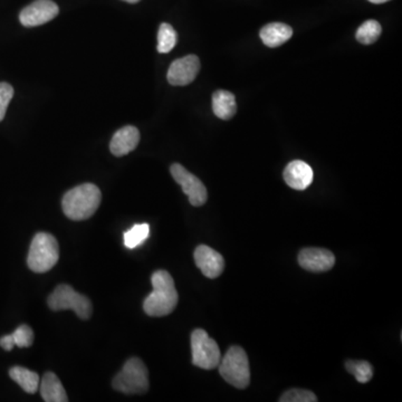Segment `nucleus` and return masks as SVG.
<instances>
[{
    "label": "nucleus",
    "instance_id": "1",
    "mask_svg": "<svg viewBox=\"0 0 402 402\" xmlns=\"http://www.w3.org/2000/svg\"><path fill=\"white\" fill-rule=\"evenodd\" d=\"M151 282L153 291L144 300V312L153 317L171 314L179 300L172 276L167 270H157L152 275Z\"/></svg>",
    "mask_w": 402,
    "mask_h": 402
},
{
    "label": "nucleus",
    "instance_id": "2",
    "mask_svg": "<svg viewBox=\"0 0 402 402\" xmlns=\"http://www.w3.org/2000/svg\"><path fill=\"white\" fill-rule=\"evenodd\" d=\"M102 193L93 183H83L65 193L62 200L64 214L72 221H86L97 212Z\"/></svg>",
    "mask_w": 402,
    "mask_h": 402
},
{
    "label": "nucleus",
    "instance_id": "3",
    "mask_svg": "<svg viewBox=\"0 0 402 402\" xmlns=\"http://www.w3.org/2000/svg\"><path fill=\"white\" fill-rule=\"evenodd\" d=\"M60 247L56 238L47 233H39L32 242L27 265L34 273H46L57 264Z\"/></svg>",
    "mask_w": 402,
    "mask_h": 402
},
{
    "label": "nucleus",
    "instance_id": "4",
    "mask_svg": "<svg viewBox=\"0 0 402 402\" xmlns=\"http://www.w3.org/2000/svg\"><path fill=\"white\" fill-rule=\"evenodd\" d=\"M112 387L124 394H142L149 390V372L139 358H131L124 363L121 372L114 377Z\"/></svg>",
    "mask_w": 402,
    "mask_h": 402
},
{
    "label": "nucleus",
    "instance_id": "5",
    "mask_svg": "<svg viewBox=\"0 0 402 402\" xmlns=\"http://www.w3.org/2000/svg\"><path fill=\"white\" fill-rule=\"evenodd\" d=\"M219 372L226 382L237 389H245L251 383V369L245 350L234 345L227 351L219 363Z\"/></svg>",
    "mask_w": 402,
    "mask_h": 402
},
{
    "label": "nucleus",
    "instance_id": "6",
    "mask_svg": "<svg viewBox=\"0 0 402 402\" xmlns=\"http://www.w3.org/2000/svg\"><path fill=\"white\" fill-rule=\"evenodd\" d=\"M47 303L52 311L72 310L82 320H88L93 312L91 300L67 284L58 285L50 295Z\"/></svg>",
    "mask_w": 402,
    "mask_h": 402
},
{
    "label": "nucleus",
    "instance_id": "7",
    "mask_svg": "<svg viewBox=\"0 0 402 402\" xmlns=\"http://www.w3.org/2000/svg\"><path fill=\"white\" fill-rule=\"evenodd\" d=\"M193 366L200 369H216L221 360V349L206 331L197 328L191 334Z\"/></svg>",
    "mask_w": 402,
    "mask_h": 402
},
{
    "label": "nucleus",
    "instance_id": "8",
    "mask_svg": "<svg viewBox=\"0 0 402 402\" xmlns=\"http://www.w3.org/2000/svg\"><path fill=\"white\" fill-rule=\"evenodd\" d=\"M171 176L181 186L190 204L195 207L204 206L208 199L206 187L195 174H191L179 163H174L170 168Z\"/></svg>",
    "mask_w": 402,
    "mask_h": 402
},
{
    "label": "nucleus",
    "instance_id": "9",
    "mask_svg": "<svg viewBox=\"0 0 402 402\" xmlns=\"http://www.w3.org/2000/svg\"><path fill=\"white\" fill-rule=\"evenodd\" d=\"M58 13V6L52 0H36L20 11V20L25 27H35L54 20Z\"/></svg>",
    "mask_w": 402,
    "mask_h": 402
},
{
    "label": "nucleus",
    "instance_id": "10",
    "mask_svg": "<svg viewBox=\"0 0 402 402\" xmlns=\"http://www.w3.org/2000/svg\"><path fill=\"white\" fill-rule=\"evenodd\" d=\"M200 71V61L196 55H188L172 62L169 67L168 82L174 86H185L195 81Z\"/></svg>",
    "mask_w": 402,
    "mask_h": 402
},
{
    "label": "nucleus",
    "instance_id": "11",
    "mask_svg": "<svg viewBox=\"0 0 402 402\" xmlns=\"http://www.w3.org/2000/svg\"><path fill=\"white\" fill-rule=\"evenodd\" d=\"M298 263L304 270L322 273L333 268L335 256L332 251L323 248H305L298 255Z\"/></svg>",
    "mask_w": 402,
    "mask_h": 402
},
{
    "label": "nucleus",
    "instance_id": "12",
    "mask_svg": "<svg viewBox=\"0 0 402 402\" xmlns=\"http://www.w3.org/2000/svg\"><path fill=\"white\" fill-rule=\"evenodd\" d=\"M195 262L197 268L208 279H217L225 270V259L221 254L209 246L200 245L195 251Z\"/></svg>",
    "mask_w": 402,
    "mask_h": 402
},
{
    "label": "nucleus",
    "instance_id": "13",
    "mask_svg": "<svg viewBox=\"0 0 402 402\" xmlns=\"http://www.w3.org/2000/svg\"><path fill=\"white\" fill-rule=\"evenodd\" d=\"M284 180L287 186L295 190H305L311 186L314 174L307 163L304 161L295 160L289 162L284 170Z\"/></svg>",
    "mask_w": 402,
    "mask_h": 402
},
{
    "label": "nucleus",
    "instance_id": "14",
    "mask_svg": "<svg viewBox=\"0 0 402 402\" xmlns=\"http://www.w3.org/2000/svg\"><path fill=\"white\" fill-rule=\"evenodd\" d=\"M140 142V132L132 125L122 127L114 133L111 140L110 150L116 157H123L138 146Z\"/></svg>",
    "mask_w": 402,
    "mask_h": 402
},
{
    "label": "nucleus",
    "instance_id": "15",
    "mask_svg": "<svg viewBox=\"0 0 402 402\" xmlns=\"http://www.w3.org/2000/svg\"><path fill=\"white\" fill-rule=\"evenodd\" d=\"M39 391L41 398L46 402H67V391L57 375L53 372H47L39 382Z\"/></svg>",
    "mask_w": 402,
    "mask_h": 402
},
{
    "label": "nucleus",
    "instance_id": "16",
    "mask_svg": "<svg viewBox=\"0 0 402 402\" xmlns=\"http://www.w3.org/2000/svg\"><path fill=\"white\" fill-rule=\"evenodd\" d=\"M293 36L292 27L282 22H272L264 26L261 31V39L268 47H279Z\"/></svg>",
    "mask_w": 402,
    "mask_h": 402
},
{
    "label": "nucleus",
    "instance_id": "17",
    "mask_svg": "<svg viewBox=\"0 0 402 402\" xmlns=\"http://www.w3.org/2000/svg\"><path fill=\"white\" fill-rule=\"evenodd\" d=\"M212 111L221 120H230L236 114V99L230 92L219 90L212 95Z\"/></svg>",
    "mask_w": 402,
    "mask_h": 402
},
{
    "label": "nucleus",
    "instance_id": "18",
    "mask_svg": "<svg viewBox=\"0 0 402 402\" xmlns=\"http://www.w3.org/2000/svg\"><path fill=\"white\" fill-rule=\"evenodd\" d=\"M9 375L27 394H35L39 390V377L36 372L22 366H14L9 370Z\"/></svg>",
    "mask_w": 402,
    "mask_h": 402
},
{
    "label": "nucleus",
    "instance_id": "19",
    "mask_svg": "<svg viewBox=\"0 0 402 402\" xmlns=\"http://www.w3.org/2000/svg\"><path fill=\"white\" fill-rule=\"evenodd\" d=\"M150 234V226L148 223H138L132 228L124 233V245L130 249L139 247L142 245Z\"/></svg>",
    "mask_w": 402,
    "mask_h": 402
},
{
    "label": "nucleus",
    "instance_id": "20",
    "mask_svg": "<svg viewBox=\"0 0 402 402\" xmlns=\"http://www.w3.org/2000/svg\"><path fill=\"white\" fill-rule=\"evenodd\" d=\"M382 33V28L380 24L375 20H366L363 22L358 32H356V39L360 41L361 44L370 45L373 44L377 39L380 37Z\"/></svg>",
    "mask_w": 402,
    "mask_h": 402
},
{
    "label": "nucleus",
    "instance_id": "21",
    "mask_svg": "<svg viewBox=\"0 0 402 402\" xmlns=\"http://www.w3.org/2000/svg\"><path fill=\"white\" fill-rule=\"evenodd\" d=\"M176 39L178 36L174 27L167 22H163L158 32V52L162 54L171 52L176 46Z\"/></svg>",
    "mask_w": 402,
    "mask_h": 402
},
{
    "label": "nucleus",
    "instance_id": "22",
    "mask_svg": "<svg viewBox=\"0 0 402 402\" xmlns=\"http://www.w3.org/2000/svg\"><path fill=\"white\" fill-rule=\"evenodd\" d=\"M347 372L356 377V381L360 383L369 382L373 377V368L366 361H347L345 363Z\"/></svg>",
    "mask_w": 402,
    "mask_h": 402
},
{
    "label": "nucleus",
    "instance_id": "23",
    "mask_svg": "<svg viewBox=\"0 0 402 402\" xmlns=\"http://www.w3.org/2000/svg\"><path fill=\"white\" fill-rule=\"evenodd\" d=\"M281 402H317V397L313 392L304 389H291L279 398Z\"/></svg>",
    "mask_w": 402,
    "mask_h": 402
},
{
    "label": "nucleus",
    "instance_id": "24",
    "mask_svg": "<svg viewBox=\"0 0 402 402\" xmlns=\"http://www.w3.org/2000/svg\"><path fill=\"white\" fill-rule=\"evenodd\" d=\"M11 336L16 347H29L33 345L34 332L31 326L28 325H20L15 330L14 333L11 334Z\"/></svg>",
    "mask_w": 402,
    "mask_h": 402
},
{
    "label": "nucleus",
    "instance_id": "25",
    "mask_svg": "<svg viewBox=\"0 0 402 402\" xmlns=\"http://www.w3.org/2000/svg\"><path fill=\"white\" fill-rule=\"evenodd\" d=\"M14 97V88L6 82L0 83V122L5 118L7 108Z\"/></svg>",
    "mask_w": 402,
    "mask_h": 402
},
{
    "label": "nucleus",
    "instance_id": "26",
    "mask_svg": "<svg viewBox=\"0 0 402 402\" xmlns=\"http://www.w3.org/2000/svg\"><path fill=\"white\" fill-rule=\"evenodd\" d=\"M0 347H3L4 350L6 351H11L14 349L15 343L11 334L3 336V338L0 339Z\"/></svg>",
    "mask_w": 402,
    "mask_h": 402
},
{
    "label": "nucleus",
    "instance_id": "27",
    "mask_svg": "<svg viewBox=\"0 0 402 402\" xmlns=\"http://www.w3.org/2000/svg\"><path fill=\"white\" fill-rule=\"evenodd\" d=\"M369 1L372 4H383L387 3L389 0H369Z\"/></svg>",
    "mask_w": 402,
    "mask_h": 402
},
{
    "label": "nucleus",
    "instance_id": "28",
    "mask_svg": "<svg viewBox=\"0 0 402 402\" xmlns=\"http://www.w3.org/2000/svg\"><path fill=\"white\" fill-rule=\"evenodd\" d=\"M123 1H127V3H130V4H135V3H139V1H140V0H123Z\"/></svg>",
    "mask_w": 402,
    "mask_h": 402
}]
</instances>
